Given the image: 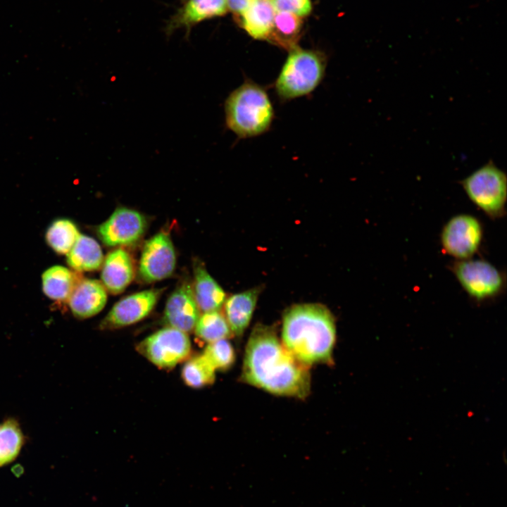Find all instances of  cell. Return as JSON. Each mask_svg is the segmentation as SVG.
<instances>
[{
	"mask_svg": "<svg viewBox=\"0 0 507 507\" xmlns=\"http://www.w3.org/2000/svg\"><path fill=\"white\" fill-rule=\"evenodd\" d=\"M242 380L279 396L304 399L310 392L308 366L284 346L273 327L258 324L246 347Z\"/></svg>",
	"mask_w": 507,
	"mask_h": 507,
	"instance_id": "cell-1",
	"label": "cell"
},
{
	"mask_svg": "<svg viewBox=\"0 0 507 507\" xmlns=\"http://www.w3.org/2000/svg\"><path fill=\"white\" fill-rule=\"evenodd\" d=\"M335 341V320L325 306L300 303L284 312L281 342L303 365L332 363Z\"/></svg>",
	"mask_w": 507,
	"mask_h": 507,
	"instance_id": "cell-2",
	"label": "cell"
},
{
	"mask_svg": "<svg viewBox=\"0 0 507 507\" xmlns=\"http://www.w3.org/2000/svg\"><path fill=\"white\" fill-rule=\"evenodd\" d=\"M227 127L239 138H249L267 132L274 118V111L265 88L246 80L225 100Z\"/></svg>",
	"mask_w": 507,
	"mask_h": 507,
	"instance_id": "cell-3",
	"label": "cell"
},
{
	"mask_svg": "<svg viewBox=\"0 0 507 507\" xmlns=\"http://www.w3.org/2000/svg\"><path fill=\"white\" fill-rule=\"evenodd\" d=\"M325 68L322 53L299 46L290 50L275 83L278 97L289 101L309 94L321 82Z\"/></svg>",
	"mask_w": 507,
	"mask_h": 507,
	"instance_id": "cell-4",
	"label": "cell"
},
{
	"mask_svg": "<svg viewBox=\"0 0 507 507\" xmlns=\"http://www.w3.org/2000/svg\"><path fill=\"white\" fill-rule=\"evenodd\" d=\"M469 199L492 220L506 215L507 176L489 160L460 181Z\"/></svg>",
	"mask_w": 507,
	"mask_h": 507,
	"instance_id": "cell-5",
	"label": "cell"
},
{
	"mask_svg": "<svg viewBox=\"0 0 507 507\" xmlns=\"http://www.w3.org/2000/svg\"><path fill=\"white\" fill-rule=\"evenodd\" d=\"M449 270L468 296L477 303L494 299L505 292V274L486 260H454Z\"/></svg>",
	"mask_w": 507,
	"mask_h": 507,
	"instance_id": "cell-6",
	"label": "cell"
},
{
	"mask_svg": "<svg viewBox=\"0 0 507 507\" xmlns=\"http://www.w3.org/2000/svg\"><path fill=\"white\" fill-rule=\"evenodd\" d=\"M483 227L475 216L461 213L451 217L443 226L440 242L444 252L455 260H465L479 251Z\"/></svg>",
	"mask_w": 507,
	"mask_h": 507,
	"instance_id": "cell-7",
	"label": "cell"
},
{
	"mask_svg": "<svg viewBox=\"0 0 507 507\" xmlns=\"http://www.w3.org/2000/svg\"><path fill=\"white\" fill-rule=\"evenodd\" d=\"M137 349L157 367L170 369L189 356L191 343L185 332L167 327L147 337Z\"/></svg>",
	"mask_w": 507,
	"mask_h": 507,
	"instance_id": "cell-8",
	"label": "cell"
},
{
	"mask_svg": "<svg viewBox=\"0 0 507 507\" xmlns=\"http://www.w3.org/2000/svg\"><path fill=\"white\" fill-rule=\"evenodd\" d=\"M176 265V255L172 240L161 232L144 244L139 264V275L146 282L159 281L170 277Z\"/></svg>",
	"mask_w": 507,
	"mask_h": 507,
	"instance_id": "cell-9",
	"label": "cell"
},
{
	"mask_svg": "<svg viewBox=\"0 0 507 507\" xmlns=\"http://www.w3.org/2000/svg\"><path fill=\"white\" fill-rule=\"evenodd\" d=\"M146 227L145 217L126 207L118 208L97 228L102 242L108 246L130 245L137 242Z\"/></svg>",
	"mask_w": 507,
	"mask_h": 507,
	"instance_id": "cell-10",
	"label": "cell"
},
{
	"mask_svg": "<svg viewBox=\"0 0 507 507\" xmlns=\"http://www.w3.org/2000/svg\"><path fill=\"white\" fill-rule=\"evenodd\" d=\"M161 289L144 290L125 296L112 307L101 323V329H115L140 321L154 309Z\"/></svg>",
	"mask_w": 507,
	"mask_h": 507,
	"instance_id": "cell-11",
	"label": "cell"
},
{
	"mask_svg": "<svg viewBox=\"0 0 507 507\" xmlns=\"http://www.w3.org/2000/svg\"><path fill=\"white\" fill-rule=\"evenodd\" d=\"M199 311L192 287L188 282H183L167 300L163 323L168 327L189 332L194 329L200 315Z\"/></svg>",
	"mask_w": 507,
	"mask_h": 507,
	"instance_id": "cell-12",
	"label": "cell"
},
{
	"mask_svg": "<svg viewBox=\"0 0 507 507\" xmlns=\"http://www.w3.org/2000/svg\"><path fill=\"white\" fill-rule=\"evenodd\" d=\"M68 301L75 316L87 318L99 313L105 306L106 289L96 280H80Z\"/></svg>",
	"mask_w": 507,
	"mask_h": 507,
	"instance_id": "cell-13",
	"label": "cell"
},
{
	"mask_svg": "<svg viewBox=\"0 0 507 507\" xmlns=\"http://www.w3.org/2000/svg\"><path fill=\"white\" fill-rule=\"evenodd\" d=\"M134 270L130 255L123 249L111 251L102 263L101 283L109 292L117 294L131 283Z\"/></svg>",
	"mask_w": 507,
	"mask_h": 507,
	"instance_id": "cell-14",
	"label": "cell"
},
{
	"mask_svg": "<svg viewBox=\"0 0 507 507\" xmlns=\"http://www.w3.org/2000/svg\"><path fill=\"white\" fill-rule=\"evenodd\" d=\"M260 288L255 287L232 294L223 304L224 315L232 334L240 337L251 323Z\"/></svg>",
	"mask_w": 507,
	"mask_h": 507,
	"instance_id": "cell-15",
	"label": "cell"
},
{
	"mask_svg": "<svg viewBox=\"0 0 507 507\" xmlns=\"http://www.w3.org/2000/svg\"><path fill=\"white\" fill-rule=\"evenodd\" d=\"M193 292L199 310L203 312L219 311L226 299L220 285L201 265L194 268Z\"/></svg>",
	"mask_w": 507,
	"mask_h": 507,
	"instance_id": "cell-16",
	"label": "cell"
},
{
	"mask_svg": "<svg viewBox=\"0 0 507 507\" xmlns=\"http://www.w3.org/2000/svg\"><path fill=\"white\" fill-rule=\"evenodd\" d=\"M276 11L270 0H256L241 14L243 29L254 39L268 40Z\"/></svg>",
	"mask_w": 507,
	"mask_h": 507,
	"instance_id": "cell-17",
	"label": "cell"
},
{
	"mask_svg": "<svg viewBox=\"0 0 507 507\" xmlns=\"http://www.w3.org/2000/svg\"><path fill=\"white\" fill-rule=\"evenodd\" d=\"M103 261L101 246L94 239L87 235L80 234L67 254L68 265L77 272L97 270Z\"/></svg>",
	"mask_w": 507,
	"mask_h": 507,
	"instance_id": "cell-18",
	"label": "cell"
},
{
	"mask_svg": "<svg viewBox=\"0 0 507 507\" xmlns=\"http://www.w3.org/2000/svg\"><path fill=\"white\" fill-rule=\"evenodd\" d=\"M42 289L50 299L67 301L80 279L78 274L61 265H54L42 274Z\"/></svg>",
	"mask_w": 507,
	"mask_h": 507,
	"instance_id": "cell-19",
	"label": "cell"
},
{
	"mask_svg": "<svg viewBox=\"0 0 507 507\" xmlns=\"http://www.w3.org/2000/svg\"><path fill=\"white\" fill-rule=\"evenodd\" d=\"M302 25L301 17L287 12H276L268 41L290 51L298 46Z\"/></svg>",
	"mask_w": 507,
	"mask_h": 507,
	"instance_id": "cell-20",
	"label": "cell"
},
{
	"mask_svg": "<svg viewBox=\"0 0 507 507\" xmlns=\"http://www.w3.org/2000/svg\"><path fill=\"white\" fill-rule=\"evenodd\" d=\"M227 0H189L179 15V22L191 25L224 15L227 11Z\"/></svg>",
	"mask_w": 507,
	"mask_h": 507,
	"instance_id": "cell-21",
	"label": "cell"
},
{
	"mask_svg": "<svg viewBox=\"0 0 507 507\" xmlns=\"http://www.w3.org/2000/svg\"><path fill=\"white\" fill-rule=\"evenodd\" d=\"M79 230L75 224L68 219H58L48 227L45 238L49 246L57 254H65L73 246Z\"/></svg>",
	"mask_w": 507,
	"mask_h": 507,
	"instance_id": "cell-22",
	"label": "cell"
},
{
	"mask_svg": "<svg viewBox=\"0 0 507 507\" xmlns=\"http://www.w3.org/2000/svg\"><path fill=\"white\" fill-rule=\"evenodd\" d=\"M196 336L208 343L227 339L232 334L230 327L220 311L204 312L194 327Z\"/></svg>",
	"mask_w": 507,
	"mask_h": 507,
	"instance_id": "cell-23",
	"label": "cell"
},
{
	"mask_svg": "<svg viewBox=\"0 0 507 507\" xmlns=\"http://www.w3.org/2000/svg\"><path fill=\"white\" fill-rule=\"evenodd\" d=\"M215 372V370L202 354L193 357L185 363L181 376L187 386L199 389L213 383Z\"/></svg>",
	"mask_w": 507,
	"mask_h": 507,
	"instance_id": "cell-24",
	"label": "cell"
},
{
	"mask_svg": "<svg viewBox=\"0 0 507 507\" xmlns=\"http://www.w3.org/2000/svg\"><path fill=\"white\" fill-rule=\"evenodd\" d=\"M24 441L17 421L8 419L0 424V466L14 460Z\"/></svg>",
	"mask_w": 507,
	"mask_h": 507,
	"instance_id": "cell-25",
	"label": "cell"
},
{
	"mask_svg": "<svg viewBox=\"0 0 507 507\" xmlns=\"http://www.w3.org/2000/svg\"><path fill=\"white\" fill-rule=\"evenodd\" d=\"M203 356L215 370H227L235 361L234 348L226 339L208 343Z\"/></svg>",
	"mask_w": 507,
	"mask_h": 507,
	"instance_id": "cell-26",
	"label": "cell"
},
{
	"mask_svg": "<svg viewBox=\"0 0 507 507\" xmlns=\"http://www.w3.org/2000/svg\"><path fill=\"white\" fill-rule=\"evenodd\" d=\"M276 12H287L299 17L308 15L312 9L311 0H270Z\"/></svg>",
	"mask_w": 507,
	"mask_h": 507,
	"instance_id": "cell-27",
	"label": "cell"
},
{
	"mask_svg": "<svg viewBox=\"0 0 507 507\" xmlns=\"http://www.w3.org/2000/svg\"><path fill=\"white\" fill-rule=\"evenodd\" d=\"M256 0H227V8L239 16L247 10Z\"/></svg>",
	"mask_w": 507,
	"mask_h": 507,
	"instance_id": "cell-28",
	"label": "cell"
}]
</instances>
